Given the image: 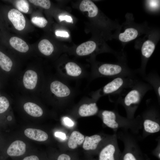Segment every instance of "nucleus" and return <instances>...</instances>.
Returning a JSON list of instances; mask_svg holds the SVG:
<instances>
[{"instance_id": "obj_34", "label": "nucleus", "mask_w": 160, "mask_h": 160, "mask_svg": "<svg viewBox=\"0 0 160 160\" xmlns=\"http://www.w3.org/2000/svg\"><path fill=\"white\" fill-rule=\"evenodd\" d=\"M23 160H39L38 157L35 155H32L25 157Z\"/></svg>"}, {"instance_id": "obj_14", "label": "nucleus", "mask_w": 160, "mask_h": 160, "mask_svg": "<svg viewBox=\"0 0 160 160\" xmlns=\"http://www.w3.org/2000/svg\"><path fill=\"white\" fill-rule=\"evenodd\" d=\"M84 139V135L77 131H74L71 134L68 142L69 147L74 149L78 145H81L83 142Z\"/></svg>"}, {"instance_id": "obj_11", "label": "nucleus", "mask_w": 160, "mask_h": 160, "mask_svg": "<svg viewBox=\"0 0 160 160\" xmlns=\"http://www.w3.org/2000/svg\"><path fill=\"white\" fill-rule=\"evenodd\" d=\"M79 9L82 12L88 11V16L90 17H95L98 12V8L96 5L89 0L82 1L80 4Z\"/></svg>"}, {"instance_id": "obj_35", "label": "nucleus", "mask_w": 160, "mask_h": 160, "mask_svg": "<svg viewBox=\"0 0 160 160\" xmlns=\"http://www.w3.org/2000/svg\"><path fill=\"white\" fill-rule=\"evenodd\" d=\"M153 153L158 159L160 160V148L159 147L157 148L153 152Z\"/></svg>"}, {"instance_id": "obj_37", "label": "nucleus", "mask_w": 160, "mask_h": 160, "mask_svg": "<svg viewBox=\"0 0 160 160\" xmlns=\"http://www.w3.org/2000/svg\"><path fill=\"white\" fill-rule=\"evenodd\" d=\"M7 119L8 121L11 120L12 119V118L11 116H8L7 117Z\"/></svg>"}, {"instance_id": "obj_29", "label": "nucleus", "mask_w": 160, "mask_h": 160, "mask_svg": "<svg viewBox=\"0 0 160 160\" xmlns=\"http://www.w3.org/2000/svg\"><path fill=\"white\" fill-rule=\"evenodd\" d=\"M59 19L60 22L65 20L67 22H71L73 21L71 17L67 15H60L59 16Z\"/></svg>"}, {"instance_id": "obj_15", "label": "nucleus", "mask_w": 160, "mask_h": 160, "mask_svg": "<svg viewBox=\"0 0 160 160\" xmlns=\"http://www.w3.org/2000/svg\"><path fill=\"white\" fill-rule=\"evenodd\" d=\"M23 108L28 114L34 117H40L43 114L42 108L39 106L33 103H26L24 104Z\"/></svg>"}, {"instance_id": "obj_4", "label": "nucleus", "mask_w": 160, "mask_h": 160, "mask_svg": "<svg viewBox=\"0 0 160 160\" xmlns=\"http://www.w3.org/2000/svg\"><path fill=\"white\" fill-rule=\"evenodd\" d=\"M8 17L15 28L19 31L23 30L25 25V20L22 14L17 10L12 9L8 13Z\"/></svg>"}, {"instance_id": "obj_17", "label": "nucleus", "mask_w": 160, "mask_h": 160, "mask_svg": "<svg viewBox=\"0 0 160 160\" xmlns=\"http://www.w3.org/2000/svg\"><path fill=\"white\" fill-rule=\"evenodd\" d=\"M143 127L145 132L148 134L156 133L160 130V125L159 122L151 119L144 120L143 122Z\"/></svg>"}, {"instance_id": "obj_3", "label": "nucleus", "mask_w": 160, "mask_h": 160, "mask_svg": "<svg viewBox=\"0 0 160 160\" xmlns=\"http://www.w3.org/2000/svg\"><path fill=\"white\" fill-rule=\"evenodd\" d=\"M102 114L103 123L114 130L121 127L128 128L132 125V124L122 122L118 120L116 114L113 111L105 110L102 112Z\"/></svg>"}, {"instance_id": "obj_36", "label": "nucleus", "mask_w": 160, "mask_h": 160, "mask_svg": "<svg viewBox=\"0 0 160 160\" xmlns=\"http://www.w3.org/2000/svg\"><path fill=\"white\" fill-rule=\"evenodd\" d=\"M157 1L156 0L149 1V5L151 7L154 8L157 7Z\"/></svg>"}, {"instance_id": "obj_10", "label": "nucleus", "mask_w": 160, "mask_h": 160, "mask_svg": "<svg viewBox=\"0 0 160 160\" xmlns=\"http://www.w3.org/2000/svg\"><path fill=\"white\" fill-rule=\"evenodd\" d=\"M98 70L103 75L111 76L119 73L121 71L122 68L117 65L104 64L99 67Z\"/></svg>"}, {"instance_id": "obj_6", "label": "nucleus", "mask_w": 160, "mask_h": 160, "mask_svg": "<svg viewBox=\"0 0 160 160\" xmlns=\"http://www.w3.org/2000/svg\"><path fill=\"white\" fill-rule=\"evenodd\" d=\"M26 145L23 141L17 140L12 142L7 150V154L10 156H19L24 154Z\"/></svg>"}, {"instance_id": "obj_31", "label": "nucleus", "mask_w": 160, "mask_h": 160, "mask_svg": "<svg viewBox=\"0 0 160 160\" xmlns=\"http://www.w3.org/2000/svg\"><path fill=\"white\" fill-rule=\"evenodd\" d=\"M55 34L57 36L65 37H68L69 36L68 33L64 31H55Z\"/></svg>"}, {"instance_id": "obj_16", "label": "nucleus", "mask_w": 160, "mask_h": 160, "mask_svg": "<svg viewBox=\"0 0 160 160\" xmlns=\"http://www.w3.org/2000/svg\"><path fill=\"white\" fill-rule=\"evenodd\" d=\"M9 41L11 45L19 52L25 53L29 49V46L26 42L19 38L12 37L10 38Z\"/></svg>"}, {"instance_id": "obj_24", "label": "nucleus", "mask_w": 160, "mask_h": 160, "mask_svg": "<svg viewBox=\"0 0 160 160\" xmlns=\"http://www.w3.org/2000/svg\"><path fill=\"white\" fill-rule=\"evenodd\" d=\"M13 65L11 60L4 54L0 51V66L5 71H10Z\"/></svg>"}, {"instance_id": "obj_27", "label": "nucleus", "mask_w": 160, "mask_h": 160, "mask_svg": "<svg viewBox=\"0 0 160 160\" xmlns=\"http://www.w3.org/2000/svg\"><path fill=\"white\" fill-rule=\"evenodd\" d=\"M29 1L35 5L45 9H49L51 6V2L49 0H29Z\"/></svg>"}, {"instance_id": "obj_20", "label": "nucleus", "mask_w": 160, "mask_h": 160, "mask_svg": "<svg viewBox=\"0 0 160 160\" xmlns=\"http://www.w3.org/2000/svg\"><path fill=\"white\" fill-rule=\"evenodd\" d=\"M140 95L139 91L136 89L130 91L126 95L124 99V103L127 106L138 103L140 100Z\"/></svg>"}, {"instance_id": "obj_30", "label": "nucleus", "mask_w": 160, "mask_h": 160, "mask_svg": "<svg viewBox=\"0 0 160 160\" xmlns=\"http://www.w3.org/2000/svg\"><path fill=\"white\" fill-rule=\"evenodd\" d=\"M63 121L64 124L66 126L71 127L74 124V123L72 120L68 117H64L63 119Z\"/></svg>"}, {"instance_id": "obj_5", "label": "nucleus", "mask_w": 160, "mask_h": 160, "mask_svg": "<svg viewBox=\"0 0 160 160\" xmlns=\"http://www.w3.org/2000/svg\"><path fill=\"white\" fill-rule=\"evenodd\" d=\"M50 89L52 93L59 97H67L70 93V90L68 87L58 81H55L51 83Z\"/></svg>"}, {"instance_id": "obj_38", "label": "nucleus", "mask_w": 160, "mask_h": 160, "mask_svg": "<svg viewBox=\"0 0 160 160\" xmlns=\"http://www.w3.org/2000/svg\"><path fill=\"white\" fill-rule=\"evenodd\" d=\"M160 87H159L158 88V94H159V96H160Z\"/></svg>"}, {"instance_id": "obj_13", "label": "nucleus", "mask_w": 160, "mask_h": 160, "mask_svg": "<svg viewBox=\"0 0 160 160\" xmlns=\"http://www.w3.org/2000/svg\"><path fill=\"white\" fill-rule=\"evenodd\" d=\"M98 108L95 103L89 104H83L79 107V113L82 117H87L93 116L96 114Z\"/></svg>"}, {"instance_id": "obj_22", "label": "nucleus", "mask_w": 160, "mask_h": 160, "mask_svg": "<svg viewBox=\"0 0 160 160\" xmlns=\"http://www.w3.org/2000/svg\"><path fill=\"white\" fill-rule=\"evenodd\" d=\"M155 48L154 43L151 41L148 40L145 41L141 47L142 55L145 57H149L153 53Z\"/></svg>"}, {"instance_id": "obj_7", "label": "nucleus", "mask_w": 160, "mask_h": 160, "mask_svg": "<svg viewBox=\"0 0 160 160\" xmlns=\"http://www.w3.org/2000/svg\"><path fill=\"white\" fill-rule=\"evenodd\" d=\"M38 75L34 71L29 70L25 73L23 77V83L25 87L28 89L35 88L37 83Z\"/></svg>"}, {"instance_id": "obj_12", "label": "nucleus", "mask_w": 160, "mask_h": 160, "mask_svg": "<svg viewBox=\"0 0 160 160\" xmlns=\"http://www.w3.org/2000/svg\"><path fill=\"white\" fill-rule=\"evenodd\" d=\"M96 46V43L93 41H90L83 43L77 47L76 54L79 56L88 55L95 50Z\"/></svg>"}, {"instance_id": "obj_33", "label": "nucleus", "mask_w": 160, "mask_h": 160, "mask_svg": "<svg viewBox=\"0 0 160 160\" xmlns=\"http://www.w3.org/2000/svg\"><path fill=\"white\" fill-rule=\"evenodd\" d=\"M55 135L56 137L63 140H65L66 138V135L64 133L62 132H55Z\"/></svg>"}, {"instance_id": "obj_19", "label": "nucleus", "mask_w": 160, "mask_h": 160, "mask_svg": "<svg viewBox=\"0 0 160 160\" xmlns=\"http://www.w3.org/2000/svg\"><path fill=\"white\" fill-rule=\"evenodd\" d=\"M138 32L135 29L133 28L126 29L123 33L119 34V39L123 42H127L135 39L137 36Z\"/></svg>"}, {"instance_id": "obj_28", "label": "nucleus", "mask_w": 160, "mask_h": 160, "mask_svg": "<svg viewBox=\"0 0 160 160\" xmlns=\"http://www.w3.org/2000/svg\"><path fill=\"white\" fill-rule=\"evenodd\" d=\"M9 106V101L6 97L4 96L0 97V114L5 112Z\"/></svg>"}, {"instance_id": "obj_2", "label": "nucleus", "mask_w": 160, "mask_h": 160, "mask_svg": "<svg viewBox=\"0 0 160 160\" xmlns=\"http://www.w3.org/2000/svg\"><path fill=\"white\" fill-rule=\"evenodd\" d=\"M101 150L98 160H122V153L118 144L117 135L114 134Z\"/></svg>"}, {"instance_id": "obj_8", "label": "nucleus", "mask_w": 160, "mask_h": 160, "mask_svg": "<svg viewBox=\"0 0 160 160\" xmlns=\"http://www.w3.org/2000/svg\"><path fill=\"white\" fill-rule=\"evenodd\" d=\"M102 140V137L99 135L86 136L83 142V148L86 150H95Z\"/></svg>"}, {"instance_id": "obj_1", "label": "nucleus", "mask_w": 160, "mask_h": 160, "mask_svg": "<svg viewBox=\"0 0 160 160\" xmlns=\"http://www.w3.org/2000/svg\"><path fill=\"white\" fill-rule=\"evenodd\" d=\"M121 137L124 147L122 153V160H145L135 140L130 136Z\"/></svg>"}, {"instance_id": "obj_26", "label": "nucleus", "mask_w": 160, "mask_h": 160, "mask_svg": "<svg viewBox=\"0 0 160 160\" xmlns=\"http://www.w3.org/2000/svg\"><path fill=\"white\" fill-rule=\"evenodd\" d=\"M32 22L34 24L40 28L45 27L47 23V21L43 17H35L31 20Z\"/></svg>"}, {"instance_id": "obj_21", "label": "nucleus", "mask_w": 160, "mask_h": 160, "mask_svg": "<svg viewBox=\"0 0 160 160\" xmlns=\"http://www.w3.org/2000/svg\"><path fill=\"white\" fill-rule=\"evenodd\" d=\"M38 48L42 53L46 56L50 55L54 49L52 44L47 39H43L39 42Z\"/></svg>"}, {"instance_id": "obj_32", "label": "nucleus", "mask_w": 160, "mask_h": 160, "mask_svg": "<svg viewBox=\"0 0 160 160\" xmlns=\"http://www.w3.org/2000/svg\"><path fill=\"white\" fill-rule=\"evenodd\" d=\"M57 160H71V158L66 154H62L58 156Z\"/></svg>"}, {"instance_id": "obj_9", "label": "nucleus", "mask_w": 160, "mask_h": 160, "mask_svg": "<svg viewBox=\"0 0 160 160\" xmlns=\"http://www.w3.org/2000/svg\"><path fill=\"white\" fill-rule=\"evenodd\" d=\"M24 133L28 138L38 141H45L48 137L46 132L39 129L28 128L25 130Z\"/></svg>"}, {"instance_id": "obj_25", "label": "nucleus", "mask_w": 160, "mask_h": 160, "mask_svg": "<svg viewBox=\"0 0 160 160\" xmlns=\"http://www.w3.org/2000/svg\"><path fill=\"white\" fill-rule=\"evenodd\" d=\"M15 6L18 9L22 12L27 13L29 10V4L25 0H18L15 1Z\"/></svg>"}, {"instance_id": "obj_18", "label": "nucleus", "mask_w": 160, "mask_h": 160, "mask_svg": "<svg viewBox=\"0 0 160 160\" xmlns=\"http://www.w3.org/2000/svg\"><path fill=\"white\" fill-rule=\"evenodd\" d=\"M124 81L121 78H116L104 87L103 92L106 94L113 92L118 89L122 85Z\"/></svg>"}, {"instance_id": "obj_23", "label": "nucleus", "mask_w": 160, "mask_h": 160, "mask_svg": "<svg viewBox=\"0 0 160 160\" xmlns=\"http://www.w3.org/2000/svg\"><path fill=\"white\" fill-rule=\"evenodd\" d=\"M65 67L67 73L71 76H77L80 75L82 72L81 68L74 62L67 63Z\"/></svg>"}]
</instances>
